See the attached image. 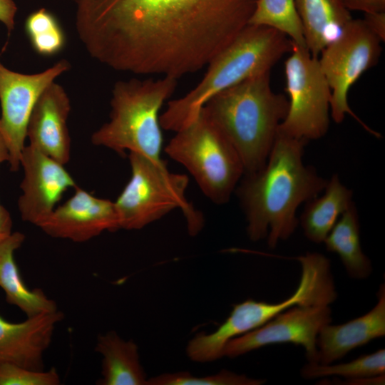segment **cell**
Returning <instances> with one entry per match:
<instances>
[{
	"label": "cell",
	"instance_id": "obj_31",
	"mask_svg": "<svg viewBox=\"0 0 385 385\" xmlns=\"http://www.w3.org/2000/svg\"><path fill=\"white\" fill-rule=\"evenodd\" d=\"M17 6L14 0H0V21L4 24L8 33L15 26Z\"/></svg>",
	"mask_w": 385,
	"mask_h": 385
},
{
	"label": "cell",
	"instance_id": "obj_10",
	"mask_svg": "<svg viewBox=\"0 0 385 385\" xmlns=\"http://www.w3.org/2000/svg\"><path fill=\"white\" fill-rule=\"evenodd\" d=\"M297 259L302 274L294 292L278 303L249 299L235 304L224 322L225 330L230 336L236 337L254 330L294 305H330L336 300L337 293L329 259L317 252H307Z\"/></svg>",
	"mask_w": 385,
	"mask_h": 385
},
{
	"label": "cell",
	"instance_id": "obj_6",
	"mask_svg": "<svg viewBox=\"0 0 385 385\" xmlns=\"http://www.w3.org/2000/svg\"><path fill=\"white\" fill-rule=\"evenodd\" d=\"M131 177L114 202L120 229L140 230L170 212L182 210L189 232L203 226L202 214L188 202L186 175L170 172L165 163L136 153H129Z\"/></svg>",
	"mask_w": 385,
	"mask_h": 385
},
{
	"label": "cell",
	"instance_id": "obj_30",
	"mask_svg": "<svg viewBox=\"0 0 385 385\" xmlns=\"http://www.w3.org/2000/svg\"><path fill=\"white\" fill-rule=\"evenodd\" d=\"M367 28L381 41L385 40V11L364 14L362 19Z\"/></svg>",
	"mask_w": 385,
	"mask_h": 385
},
{
	"label": "cell",
	"instance_id": "obj_28",
	"mask_svg": "<svg viewBox=\"0 0 385 385\" xmlns=\"http://www.w3.org/2000/svg\"><path fill=\"white\" fill-rule=\"evenodd\" d=\"M9 153L0 133V164L9 161ZM12 220L9 211L0 204V241L9 236L12 232Z\"/></svg>",
	"mask_w": 385,
	"mask_h": 385
},
{
	"label": "cell",
	"instance_id": "obj_19",
	"mask_svg": "<svg viewBox=\"0 0 385 385\" xmlns=\"http://www.w3.org/2000/svg\"><path fill=\"white\" fill-rule=\"evenodd\" d=\"M310 53L318 57L353 19L340 0H295Z\"/></svg>",
	"mask_w": 385,
	"mask_h": 385
},
{
	"label": "cell",
	"instance_id": "obj_13",
	"mask_svg": "<svg viewBox=\"0 0 385 385\" xmlns=\"http://www.w3.org/2000/svg\"><path fill=\"white\" fill-rule=\"evenodd\" d=\"M20 165L24 178L18 200L21 219L39 227L51 215L55 205L76 183L63 164L31 145L25 146Z\"/></svg>",
	"mask_w": 385,
	"mask_h": 385
},
{
	"label": "cell",
	"instance_id": "obj_1",
	"mask_svg": "<svg viewBox=\"0 0 385 385\" xmlns=\"http://www.w3.org/2000/svg\"><path fill=\"white\" fill-rule=\"evenodd\" d=\"M88 53L118 71L175 78L210 61L248 24L257 0H69Z\"/></svg>",
	"mask_w": 385,
	"mask_h": 385
},
{
	"label": "cell",
	"instance_id": "obj_23",
	"mask_svg": "<svg viewBox=\"0 0 385 385\" xmlns=\"http://www.w3.org/2000/svg\"><path fill=\"white\" fill-rule=\"evenodd\" d=\"M248 24L274 29L296 45L307 47L295 0H257Z\"/></svg>",
	"mask_w": 385,
	"mask_h": 385
},
{
	"label": "cell",
	"instance_id": "obj_22",
	"mask_svg": "<svg viewBox=\"0 0 385 385\" xmlns=\"http://www.w3.org/2000/svg\"><path fill=\"white\" fill-rule=\"evenodd\" d=\"M323 242L327 251L338 255L350 277L364 279L371 274V260L361 249L359 216L354 202L342 214Z\"/></svg>",
	"mask_w": 385,
	"mask_h": 385
},
{
	"label": "cell",
	"instance_id": "obj_29",
	"mask_svg": "<svg viewBox=\"0 0 385 385\" xmlns=\"http://www.w3.org/2000/svg\"><path fill=\"white\" fill-rule=\"evenodd\" d=\"M346 9L364 14L385 11V0H340Z\"/></svg>",
	"mask_w": 385,
	"mask_h": 385
},
{
	"label": "cell",
	"instance_id": "obj_24",
	"mask_svg": "<svg viewBox=\"0 0 385 385\" xmlns=\"http://www.w3.org/2000/svg\"><path fill=\"white\" fill-rule=\"evenodd\" d=\"M302 377L307 379L325 376H341L345 380H355L385 374V349L362 355L349 362L337 364H305L301 369Z\"/></svg>",
	"mask_w": 385,
	"mask_h": 385
},
{
	"label": "cell",
	"instance_id": "obj_14",
	"mask_svg": "<svg viewBox=\"0 0 385 385\" xmlns=\"http://www.w3.org/2000/svg\"><path fill=\"white\" fill-rule=\"evenodd\" d=\"M39 228L52 237L76 242L120 229L114 202L96 197L78 186L74 194L55 208Z\"/></svg>",
	"mask_w": 385,
	"mask_h": 385
},
{
	"label": "cell",
	"instance_id": "obj_26",
	"mask_svg": "<svg viewBox=\"0 0 385 385\" xmlns=\"http://www.w3.org/2000/svg\"><path fill=\"white\" fill-rule=\"evenodd\" d=\"M265 380L222 370L215 375L197 377L188 371L163 374L148 380V385H260Z\"/></svg>",
	"mask_w": 385,
	"mask_h": 385
},
{
	"label": "cell",
	"instance_id": "obj_20",
	"mask_svg": "<svg viewBox=\"0 0 385 385\" xmlns=\"http://www.w3.org/2000/svg\"><path fill=\"white\" fill-rule=\"evenodd\" d=\"M95 350L103 356L100 385H148L135 342L121 339L115 332L101 334Z\"/></svg>",
	"mask_w": 385,
	"mask_h": 385
},
{
	"label": "cell",
	"instance_id": "obj_5",
	"mask_svg": "<svg viewBox=\"0 0 385 385\" xmlns=\"http://www.w3.org/2000/svg\"><path fill=\"white\" fill-rule=\"evenodd\" d=\"M177 84L178 79L170 76L116 82L109 120L92 134V143L120 155L128 151L160 160L163 135L159 112Z\"/></svg>",
	"mask_w": 385,
	"mask_h": 385
},
{
	"label": "cell",
	"instance_id": "obj_12",
	"mask_svg": "<svg viewBox=\"0 0 385 385\" xmlns=\"http://www.w3.org/2000/svg\"><path fill=\"white\" fill-rule=\"evenodd\" d=\"M332 319L329 305H294L262 326L230 340L223 356L235 358L265 346L291 343L303 346L308 362L316 363L318 334Z\"/></svg>",
	"mask_w": 385,
	"mask_h": 385
},
{
	"label": "cell",
	"instance_id": "obj_15",
	"mask_svg": "<svg viewBox=\"0 0 385 385\" xmlns=\"http://www.w3.org/2000/svg\"><path fill=\"white\" fill-rule=\"evenodd\" d=\"M70 111L66 91L54 81L38 98L26 129L29 145L63 165L70 160L71 138L67 126Z\"/></svg>",
	"mask_w": 385,
	"mask_h": 385
},
{
	"label": "cell",
	"instance_id": "obj_11",
	"mask_svg": "<svg viewBox=\"0 0 385 385\" xmlns=\"http://www.w3.org/2000/svg\"><path fill=\"white\" fill-rule=\"evenodd\" d=\"M70 68V63L61 59L41 72L25 74L7 68L0 61V133L9 153L11 171L19 168L28 122L38 98Z\"/></svg>",
	"mask_w": 385,
	"mask_h": 385
},
{
	"label": "cell",
	"instance_id": "obj_8",
	"mask_svg": "<svg viewBox=\"0 0 385 385\" xmlns=\"http://www.w3.org/2000/svg\"><path fill=\"white\" fill-rule=\"evenodd\" d=\"M284 74L289 107L278 130L307 141L321 138L329 129L331 89L318 57L293 43Z\"/></svg>",
	"mask_w": 385,
	"mask_h": 385
},
{
	"label": "cell",
	"instance_id": "obj_2",
	"mask_svg": "<svg viewBox=\"0 0 385 385\" xmlns=\"http://www.w3.org/2000/svg\"><path fill=\"white\" fill-rule=\"evenodd\" d=\"M307 143L277 130L265 165L245 174L238 183L235 192L252 241L267 237L268 246L274 248L279 240L289 238L298 225V206L325 188L328 180L302 162Z\"/></svg>",
	"mask_w": 385,
	"mask_h": 385
},
{
	"label": "cell",
	"instance_id": "obj_16",
	"mask_svg": "<svg viewBox=\"0 0 385 385\" xmlns=\"http://www.w3.org/2000/svg\"><path fill=\"white\" fill-rule=\"evenodd\" d=\"M63 318L60 311L38 314L13 323L0 316V364L12 363L43 370V355L55 327Z\"/></svg>",
	"mask_w": 385,
	"mask_h": 385
},
{
	"label": "cell",
	"instance_id": "obj_18",
	"mask_svg": "<svg viewBox=\"0 0 385 385\" xmlns=\"http://www.w3.org/2000/svg\"><path fill=\"white\" fill-rule=\"evenodd\" d=\"M25 236L12 232L0 241V287L6 302L19 308L27 317L55 312L56 302L40 289H29L24 284L14 259V252L23 244Z\"/></svg>",
	"mask_w": 385,
	"mask_h": 385
},
{
	"label": "cell",
	"instance_id": "obj_25",
	"mask_svg": "<svg viewBox=\"0 0 385 385\" xmlns=\"http://www.w3.org/2000/svg\"><path fill=\"white\" fill-rule=\"evenodd\" d=\"M25 30L33 48L40 55L52 56L64 46L66 38L56 16L41 8L31 13L25 21Z\"/></svg>",
	"mask_w": 385,
	"mask_h": 385
},
{
	"label": "cell",
	"instance_id": "obj_4",
	"mask_svg": "<svg viewBox=\"0 0 385 385\" xmlns=\"http://www.w3.org/2000/svg\"><path fill=\"white\" fill-rule=\"evenodd\" d=\"M293 42L270 27L247 24L208 63L202 80L183 96L170 101L160 115L163 129L176 132L191 123L214 96L246 79L270 72Z\"/></svg>",
	"mask_w": 385,
	"mask_h": 385
},
{
	"label": "cell",
	"instance_id": "obj_7",
	"mask_svg": "<svg viewBox=\"0 0 385 385\" xmlns=\"http://www.w3.org/2000/svg\"><path fill=\"white\" fill-rule=\"evenodd\" d=\"M166 154L183 165L213 203H227L244 175L237 150L201 109L188 125L175 132Z\"/></svg>",
	"mask_w": 385,
	"mask_h": 385
},
{
	"label": "cell",
	"instance_id": "obj_17",
	"mask_svg": "<svg viewBox=\"0 0 385 385\" xmlns=\"http://www.w3.org/2000/svg\"><path fill=\"white\" fill-rule=\"evenodd\" d=\"M376 304L365 314L346 323L325 325L317 338V359L320 364H329L351 350L373 339L385 336V286L376 294Z\"/></svg>",
	"mask_w": 385,
	"mask_h": 385
},
{
	"label": "cell",
	"instance_id": "obj_9",
	"mask_svg": "<svg viewBox=\"0 0 385 385\" xmlns=\"http://www.w3.org/2000/svg\"><path fill=\"white\" fill-rule=\"evenodd\" d=\"M381 43L363 19H353L318 56L331 89L330 112L334 121L340 123L349 114L377 138L380 134L369 128L350 108L348 94L357 80L376 65L381 53Z\"/></svg>",
	"mask_w": 385,
	"mask_h": 385
},
{
	"label": "cell",
	"instance_id": "obj_21",
	"mask_svg": "<svg viewBox=\"0 0 385 385\" xmlns=\"http://www.w3.org/2000/svg\"><path fill=\"white\" fill-rule=\"evenodd\" d=\"M325 193L307 201L300 216V224L306 237L322 243L342 215L353 203L351 190L344 186L337 175L327 181Z\"/></svg>",
	"mask_w": 385,
	"mask_h": 385
},
{
	"label": "cell",
	"instance_id": "obj_27",
	"mask_svg": "<svg viewBox=\"0 0 385 385\" xmlns=\"http://www.w3.org/2000/svg\"><path fill=\"white\" fill-rule=\"evenodd\" d=\"M59 374L55 368L48 371L32 370L12 364H0V385H58Z\"/></svg>",
	"mask_w": 385,
	"mask_h": 385
},
{
	"label": "cell",
	"instance_id": "obj_3",
	"mask_svg": "<svg viewBox=\"0 0 385 385\" xmlns=\"http://www.w3.org/2000/svg\"><path fill=\"white\" fill-rule=\"evenodd\" d=\"M270 73L222 91L202 108L237 150L244 175L265 165L288 111V99L271 88Z\"/></svg>",
	"mask_w": 385,
	"mask_h": 385
}]
</instances>
